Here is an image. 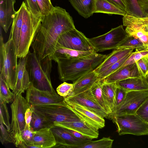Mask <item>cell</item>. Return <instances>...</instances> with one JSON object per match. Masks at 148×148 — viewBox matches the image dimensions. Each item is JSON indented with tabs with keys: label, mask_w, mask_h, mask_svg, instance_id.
<instances>
[{
	"label": "cell",
	"mask_w": 148,
	"mask_h": 148,
	"mask_svg": "<svg viewBox=\"0 0 148 148\" xmlns=\"http://www.w3.org/2000/svg\"><path fill=\"white\" fill-rule=\"evenodd\" d=\"M75 28L71 16L65 9L54 7L47 15L42 16L32 47L40 60L51 55L63 34Z\"/></svg>",
	"instance_id": "cell-1"
},
{
	"label": "cell",
	"mask_w": 148,
	"mask_h": 148,
	"mask_svg": "<svg viewBox=\"0 0 148 148\" xmlns=\"http://www.w3.org/2000/svg\"><path fill=\"white\" fill-rule=\"evenodd\" d=\"M107 55L96 51L83 57L57 62L59 79L64 82L74 81L87 73L94 70L104 60Z\"/></svg>",
	"instance_id": "cell-2"
},
{
	"label": "cell",
	"mask_w": 148,
	"mask_h": 148,
	"mask_svg": "<svg viewBox=\"0 0 148 148\" xmlns=\"http://www.w3.org/2000/svg\"><path fill=\"white\" fill-rule=\"evenodd\" d=\"M52 60L49 56L39 59L34 52L26 56V66L31 84L35 88L50 94H57L51 83Z\"/></svg>",
	"instance_id": "cell-3"
},
{
	"label": "cell",
	"mask_w": 148,
	"mask_h": 148,
	"mask_svg": "<svg viewBox=\"0 0 148 148\" xmlns=\"http://www.w3.org/2000/svg\"><path fill=\"white\" fill-rule=\"evenodd\" d=\"M0 76H2L10 88L13 90L16 81L18 64L17 56L12 39L4 43L0 27Z\"/></svg>",
	"instance_id": "cell-4"
},
{
	"label": "cell",
	"mask_w": 148,
	"mask_h": 148,
	"mask_svg": "<svg viewBox=\"0 0 148 148\" xmlns=\"http://www.w3.org/2000/svg\"><path fill=\"white\" fill-rule=\"evenodd\" d=\"M41 19L34 17L28 11L27 6L24 13L19 47L17 56L20 58L26 56L29 51L41 23Z\"/></svg>",
	"instance_id": "cell-5"
},
{
	"label": "cell",
	"mask_w": 148,
	"mask_h": 148,
	"mask_svg": "<svg viewBox=\"0 0 148 148\" xmlns=\"http://www.w3.org/2000/svg\"><path fill=\"white\" fill-rule=\"evenodd\" d=\"M112 120L116 124L120 136L126 134L148 135V123L136 114L115 116Z\"/></svg>",
	"instance_id": "cell-6"
},
{
	"label": "cell",
	"mask_w": 148,
	"mask_h": 148,
	"mask_svg": "<svg viewBox=\"0 0 148 148\" xmlns=\"http://www.w3.org/2000/svg\"><path fill=\"white\" fill-rule=\"evenodd\" d=\"M32 106L34 110L44 115L53 124L80 120L66 105L47 104Z\"/></svg>",
	"instance_id": "cell-7"
},
{
	"label": "cell",
	"mask_w": 148,
	"mask_h": 148,
	"mask_svg": "<svg viewBox=\"0 0 148 148\" xmlns=\"http://www.w3.org/2000/svg\"><path fill=\"white\" fill-rule=\"evenodd\" d=\"M127 35L121 25L104 34L89 40L97 52L115 49Z\"/></svg>",
	"instance_id": "cell-8"
},
{
	"label": "cell",
	"mask_w": 148,
	"mask_h": 148,
	"mask_svg": "<svg viewBox=\"0 0 148 148\" xmlns=\"http://www.w3.org/2000/svg\"><path fill=\"white\" fill-rule=\"evenodd\" d=\"M30 106L22 94L17 95L11 105L12 119L10 131L14 137V140L20 135L25 127V113Z\"/></svg>",
	"instance_id": "cell-9"
},
{
	"label": "cell",
	"mask_w": 148,
	"mask_h": 148,
	"mask_svg": "<svg viewBox=\"0 0 148 148\" xmlns=\"http://www.w3.org/2000/svg\"><path fill=\"white\" fill-rule=\"evenodd\" d=\"M56 47H63L79 51H95L89 38L75 28L62 34Z\"/></svg>",
	"instance_id": "cell-10"
},
{
	"label": "cell",
	"mask_w": 148,
	"mask_h": 148,
	"mask_svg": "<svg viewBox=\"0 0 148 148\" xmlns=\"http://www.w3.org/2000/svg\"><path fill=\"white\" fill-rule=\"evenodd\" d=\"M148 99V90L128 92L114 116L136 114L138 109Z\"/></svg>",
	"instance_id": "cell-11"
},
{
	"label": "cell",
	"mask_w": 148,
	"mask_h": 148,
	"mask_svg": "<svg viewBox=\"0 0 148 148\" xmlns=\"http://www.w3.org/2000/svg\"><path fill=\"white\" fill-rule=\"evenodd\" d=\"M26 99L32 106L47 104L66 105L64 97L57 94L52 95L38 90L31 84L26 90Z\"/></svg>",
	"instance_id": "cell-12"
},
{
	"label": "cell",
	"mask_w": 148,
	"mask_h": 148,
	"mask_svg": "<svg viewBox=\"0 0 148 148\" xmlns=\"http://www.w3.org/2000/svg\"><path fill=\"white\" fill-rule=\"evenodd\" d=\"M66 106L77 116L81 121L98 130L104 127V118L76 103L64 100Z\"/></svg>",
	"instance_id": "cell-13"
},
{
	"label": "cell",
	"mask_w": 148,
	"mask_h": 148,
	"mask_svg": "<svg viewBox=\"0 0 148 148\" xmlns=\"http://www.w3.org/2000/svg\"><path fill=\"white\" fill-rule=\"evenodd\" d=\"M90 88L75 95L64 98V100L79 104L101 117L108 119V114L97 102Z\"/></svg>",
	"instance_id": "cell-14"
},
{
	"label": "cell",
	"mask_w": 148,
	"mask_h": 148,
	"mask_svg": "<svg viewBox=\"0 0 148 148\" xmlns=\"http://www.w3.org/2000/svg\"><path fill=\"white\" fill-rule=\"evenodd\" d=\"M51 130L56 143L53 147L76 148L85 143L75 137L64 128L54 125Z\"/></svg>",
	"instance_id": "cell-15"
},
{
	"label": "cell",
	"mask_w": 148,
	"mask_h": 148,
	"mask_svg": "<svg viewBox=\"0 0 148 148\" xmlns=\"http://www.w3.org/2000/svg\"><path fill=\"white\" fill-rule=\"evenodd\" d=\"M26 56L19 58L18 64L17 75L15 85L12 92L15 97L24 93L31 85L29 75L26 66Z\"/></svg>",
	"instance_id": "cell-16"
},
{
	"label": "cell",
	"mask_w": 148,
	"mask_h": 148,
	"mask_svg": "<svg viewBox=\"0 0 148 148\" xmlns=\"http://www.w3.org/2000/svg\"><path fill=\"white\" fill-rule=\"evenodd\" d=\"M16 0H0V25L7 33L12 25L16 12L14 5Z\"/></svg>",
	"instance_id": "cell-17"
},
{
	"label": "cell",
	"mask_w": 148,
	"mask_h": 148,
	"mask_svg": "<svg viewBox=\"0 0 148 148\" xmlns=\"http://www.w3.org/2000/svg\"><path fill=\"white\" fill-rule=\"evenodd\" d=\"M135 77H143L138 69L136 63L124 66L102 80L104 83H112L127 78Z\"/></svg>",
	"instance_id": "cell-18"
},
{
	"label": "cell",
	"mask_w": 148,
	"mask_h": 148,
	"mask_svg": "<svg viewBox=\"0 0 148 148\" xmlns=\"http://www.w3.org/2000/svg\"><path fill=\"white\" fill-rule=\"evenodd\" d=\"M99 79L94 70L87 73L73 82V90L68 96L75 95L90 89Z\"/></svg>",
	"instance_id": "cell-19"
},
{
	"label": "cell",
	"mask_w": 148,
	"mask_h": 148,
	"mask_svg": "<svg viewBox=\"0 0 148 148\" xmlns=\"http://www.w3.org/2000/svg\"><path fill=\"white\" fill-rule=\"evenodd\" d=\"M26 7L23 1L18 10L16 11L12 25L9 39L12 40L17 55L19 47L21 31L23 24V15Z\"/></svg>",
	"instance_id": "cell-20"
},
{
	"label": "cell",
	"mask_w": 148,
	"mask_h": 148,
	"mask_svg": "<svg viewBox=\"0 0 148 148\" xmlns=\"http://www.w3.org/2000/svg\"><path fill=\"white\" fill-rule=\"evenodd\" d=\"M54 125L75 130L92 140L97 138L99 135L98 130L86 124L80 120L72 122L55 123Z\"/></svg>",
	"instance_id": "cell-21"
},
{
	"label": "cell",
	"mask_w": 148,
	"mask_h": 148,
	"mask_svg": "<svg viewBox=\"0 0 148 148\" xmlns=\"http://www.w3.org/2000/svg\"><path fill=\"white\" fill-rule=\"evenodd\" d=\"M134 49L117 48L107 55L103 62L94 69L99 76L124 57L133 52Z\"/></svg>",
	"instance_id": "cell-22"
},
{
	"label": "cell",
	"mask_w": 148,
	"mask_h": 148,
	"mask_svg": "<svg viewBox=\"0 0 148 148\" xmlns=\"http://www.w3.org/2000/svg\"><path fill=\"white\" fill-rule=\"evenodd\" d=\"M35 148H51L56 144L54 136L51 128H45L36 131L33 141Z\"/></svg>",
	"instance_id": "cell-23"
},
{
	"label": "cell",
	"mask_w": 148,
	"mask_h": 148,
	"mask_svg": "<svg viewBox=\"0 0 148 148\" xmlns=\"http://www.w3.org/2000/svg\"><path fill=\"white\" fill-rule=\"evenodd\" d=\"M77 51L61 47H56L54 53L49 56L56 62L60 60L74 59L88 55L95 52Z\"/></svg>",
	"instance_id": "cell-24"
},
{
	"label": "cell",
	"mask_w": 148,
	"mask_h": 148,
	"mask_svg": "<svg viewBox=\"0 0 148 148\" xmlns=\"http://www.w3.org/2000/svg\"><path fill=\"white\" fill-rule=\"evenodd\" d=\"M127 15L137 17L148 16V0H124Z\"/></svg>",
	"instance_id": "cell-25"
},
{
	"label": "cell",
	"mask_w": 148,
	"mask_h": 148,
	"mask_svg": "<svg viewBox=\"0 0 148 148\" xmlns=\"http://www.w3.org/2000/svg\"><path fill=\"white\" fill-rule=\"evenodd\" d=\"M115 83L116 87L121 88L127 92L148 90V84L143 77L130 78Z\"/></svg>",
	"instance_id": "cell-26"
},
{
	"label": "cell",
	"mask_w": 148,
	"mask_h": 148,
	"mask_svg": "<svg viewBox=\"0 0 148 148\" xmlns=\"http://www.w3.org/2000/svg\"><path fill=\"white\" fill-rule=\"evenodd\" d=\"M75 9L81 16L88 18L95 13L96 0H69Z\"/></svg>",
	"instance_id": "cell-27"
},
{
	"label": "cell",
	"mask_w": 148,
	"mask_h": 148,
	"mask_svg": "<svg viewBox=\"0 0 148 148\" xmlns=\"http://www.w3.org/2000/svg\"><path fill=\"white\" fill-rule=\"evenodd\" d=\"M116 86L115 83H105L103 82L102 91L104 101L110 108L111 114L108 119L112 120L115 110V91Z\"/></svg>",
	"instance_id": "cell-28"
},
{
	"label": "cell",
	"mask_w": 148,
	"mask_h": 148,
	"mask_svg": "<svg viewBox=\"0 0 148 148\" xmlns=\"http://www.w3.org/2000/svg\"><path fill=\"white\" fill-rule=\"evenodd\" d=\"M36 132L25 125L20 135L15 139L14 144L18 148H35L33 145V141Z\"/></svg>",
	"instance_id": "cell-29"
},
{
	"label": "cell",
	"mask_w": 148,
	"mask_h": 148,
	"mask_svg": "<svg viewBox=\"0 0 148 148\" xmlns=\"http://www.w3.org/2000/svg\"><path fill=\"white\" fill-rule=\"evenodd\" d=\"M95 13L118 14L123 16L127 14V12L125 11L106 0H96Z\"/></svg>",
	"instance_id": "cell-30"
},
{
	"label": "cell",
	"mask_w": 148,
	"mask_h": 148,
	"mask_svg": "<svg viewBox=\"0 0 148 148\" xmlns=\"http://www.w3.org/2000/svg\"><path fill=\"white\" fill-rule=\"evenodd\" d=\"M54 124L41 113L34 110L30 123L31 128L35 131L45 128H51Z\"/></svg>",
	"instance_id": "cell-31"
},
{
	"label": "cell",
	"mask_w": 148,
	"mask_h": 148,
	"mask_svg": "<svg viewBox=\"0 0 148 148\" xmlns=\"http://www.w3.org/2000/svg\"><path fill=\"white\" fill-rule=\"evenodd\" d=\"M103 84L102 80L99 79L94 84L90 90L98 104L108 114V119L111 114V111L105 101L102 95V87Z\"/></svg>",
	"instance_id": "cell-32"
},
{
	"label": "cell",
	"mask_w": 148,
	"mask_h": 148,
	"mask_svg": "<svg viewBox=\"0 0 148 148\" xmlns=\"http://www.w3.org/2000/svg\"><path fill=\"white\" fill-rule=\"evenodd\" d=\"M138 49L139 50H145L142 42L138 38L128 35L118 45L116 49Z\"/></svg>",
	"instance_id": "cell-33"
},
{
	"label": "cell",
	"mask_w": 148,
	"mask_h": 148,
	"mask_svg": "<svg viewBox=\"0 0 148 148\" xmlns=\"http://www.w3.org/2000/svg\"><path fill=\"white\" fill-rule=\"evenodd\" d=\"M114 140L110 137H103L98 140H90L82 144L76 148H111Z\"/></svg>",
	"instance_id": "cell-34"
},
{
	"label": "cell",
	"mask_w": 148,
	"mask_h": 148,
	"mask_svg": "<svg viewBox=\"0 0 148 148\" xmlns=\"http://www.w3.org/2000/svg\"><path fill=\"white\" fill-rule=\"evenodd\" d=\"M125 30L128 35L139 39L143 43L145 50H148V32L143 28L132 29L126 27Z\"/></svg>",
	"instance_id": "cell-35"
},
{
	"label": "cell",
	"mask_w": 148,
	"mask_h": 148,
	"mask_svg": "<svg viewBox=\"0 0 148 148\" xmlns=\"http://www.w3.org/2000/svg\"><path fill=\"white\" fill-rule=\"evenodd\" d=\"M0 98L7 103H12L15 98L14 95L10 89L3 78L0 76Z\"/></svg>",
	"instance_id": "cell-36"
},
{
	"label": "cell",
	"mask_w": 148,
	"mask_h": 148,
	"mask_svg": "<svg viewBox=\"0 0 148 148\" xmlns=\"http://www.w3.org/2000/svg\"><path fill=\"white\" fill-rule=\"evenodd\" d=\"M147 55H148V50H144L140 51L138 49H136L135 51L132 53L129 57L115 71L119 70L125 66L136 63L142 58Z\"/></svg>",
	"instance_id": "cell-37"
},
{
	"label": "cell",
	"mask_w": 148,
	"mask_h": 148,
	"mask_svg": "<svg viewBox=\"0 0 148 148\" xmlns=\"http://www.w3.org/2000/svg\"><path fill=\"white\" fill-rule=\"evenodd\" d=\"M6 104V103L0 98V121H2L7 129L10 131V116Z\"/></svg>",
	"instance_id": "cell-38"
},
{
	"label": "cell",
	"mask_w": 148,
	"mask_h": 148,
	"mask_svg": "<svg viewBox=\"0 0 148 148\" xmlns=\"http://www.w3.org/2000/svg\"><path fill=\"white\" fill-rule=\"evenodd\" d=\"M27 10L34 17L41 19V14L37 0H25Z\"/></svg>",
	"instance_id": "cell-39"
},
{
	"label": "cell",
	"mask_w": 148,
	"mask_h": 148,
	"mask_svg": "<svg viewBox=\"0 0 148 148\" xmlns=\"http://www.w3.org/2000/svg\"><path fill=\"white\" fill-rule=\"evenodd\" d=\"M0 140L2 144L14 142V138L11 132L4 127L2 121H0Z\"/></svg>",
	"instance_id": "cell-40"
},
{
	"label": "cell",
	"mask_w": 148,
	"mask_h": 148,
	"mask_svg": "<svg viewBox=\"0 0 148 148\" xmlns=\"http://www.w3.org/2000/svg\"><path fill=\"white\" fill-rule=\"evenodd\" d=\"M131 53H132L124 57L117 62L113 65L104 73L101 75L98 76L99 79H102L106 77L115 72L122 65L129 57Z\"/></svg>",
	"instance_id": "cell-41"
},
{
	"label": "cell",
	"mask_w": 148,
	"mask_h": 148,
	"mask_svg": "<svg viewBox=\"0 0 148 148\" xmlns=\"http://www.w3.org/2000/svg\"><path fill=\"white\" fill-rule=\"evenodd\" d=\"M73 88V84H69L64 82L57 87L56 91L58 95L65 98L71 92Z\"/></svg>",
	"instance_id": "cell-42"
},
{
	"label": "cell",
	"mask_w": 148,
	"mask_h": 148,
	"mask_svg": "<svg viewBox=\"0 0 148 148\" xmlns=\"http://www.w3.org/2000/svg\"><path fill=\"white\" fill-rule=\"evenodd\" d=\"M127 92L121 88L116 87L115 91V110L114 116L116 111L124 100Z\"/></svg>",
	"instance_id": "cell-43"
},
{
	"label": "cell",
	"mask_w": 148,
	"mask_h": 148,
	"mask_svg": "<svg viewBox=\"0 0 148 148\" xmlns=\"http://www.w3.org/2000/svg\"><path fill=\"white\" fill-rule=\"evenodd\" d=\"M42 16L48 14L53 9L51 0H37Z\"/></svg>",
	"instance_id": "cell-44"
},
{
	"label": "cell",
	"mask_w": 148,
	"mask_h": 148,
	"mask_svg": "<svg viewBox=\"0 0 148 148\" xmlns=\"http://www.w3.org/2000/svg\"><path fill=\"white\" fill-rule=\"evenodd\" d=\"M136 114L145 122L148 123V99L138 109Z\"/></svg>",
	"instance_id": "cell-45"
},
{
	"label": "cell",
	"mask_w": 148,
	"mask_h": 148,
	"mask_svg": "<svg viewBox=\"0 0 148 148\" xmlns=\"http://www.w3.org/2000/svg\"><path fill=\"white\" fill-rule=\"evenodd\" d=\"M136 63L142 77L145 78L148 73V64L147 61L143 58Z\"/></svg>",
	"instance_id": "cell-46"
},
{
	"label": "cell",
	"mask_w": 148,
	"mask_h": 148,
	"mask_svg": "<svg viewBox=\"0 0 148 148\" xmlns=\"http://www.w3.org/2000/svg\"><path fill=\"white\" fill-rule=\"evenodd\" d=\"M34 111L33 107L31 105L26 110L25 115V119L26 125L30 128V123L31 121L32 114Z\"/></svg>",
	"instance_id": "cell-47"
},
{
	"label": "cell",
	"mask_w": 148,
	"mask_h": 148,
	"mask_svg": "<svg viewBox=\"0 0 148 148\" xmlns=\"http://www.w3.org/2000/svg\"><path fill=\"white\" fill-rule=\"evenodd\" d=\"M66 129L75 137L82 141L84 143L92 140V139L84 136L77 132L69 129Z\"/></svg>",
	"instance_id": "cell-48"
},
{
	"label": "cell",
	"mask_w": 148,
	"mask_h": 148,
	"mask_svg": "<svg viewBox=\"0 0 148 148\" xmlns=\"http://www.w3.org/2000/svg\"><path fill=\"white\" fill-rule=\"evenodd\" d=\"M106 0L117 7L127 12V8L124 0Z\"/></svg>",
	"instance_id": "cell-49"
},
{
	"label": "cell",
	"mask_w": 148,
	"mask_h": 148,
	"mask_svg": "<svg viewBox=\"0 0 148 148\" xmlns=\"http://www.w3.org/2000/svg\"><path fill=\"white\" fill-rule=\"evenodd\" d=\"M145 79L147 84H148V76H147L145 78Z\"/></svg>",
	"instance_id": "cell-50"
},
{
	"label": "cell",
	"mask_w": 148,
	"mask_h": 148,
	"mask_svg": "<svg viewBox=\"0 0 148 148\" xmlns=\"http://www.w3.org/2000/svg\"><path fill=\"white\" fill-rule=\"evenodd\" d=\"M145 59L148 61V55L143 57Z\"/></svg>",
	"instance_id": "cell-51"
},
{
	"label": "cell",
	"mask_w": 148,
	"mask_h": 148,
	"mask_svg": "<svg viewBox=\"0 0 148 148\" xmlns=\"http://www.w3.org/2000/svg\"><path fill=\"white\" fill-rule=\"evenodd\" d=\"M145 60H146L147 61V63H148V60H146V59H145Z\"/></svg>",
	"instance_id": "cell-52"
},
{
	"label": "cell",
	"mask_w": 148,
	"mask_h": 148,
	"mask_svg": "<svg viewBox=\"0 0 148 148\" xmlns=\"http://www.w3.org/2000/svg\"><path fill=\"white\" fill-rule=\"evenodd\" d=\"M147 76H148V73L147 75Z\"/></svg>",
	"instance_id": "cell-53"
}]
</instances>
